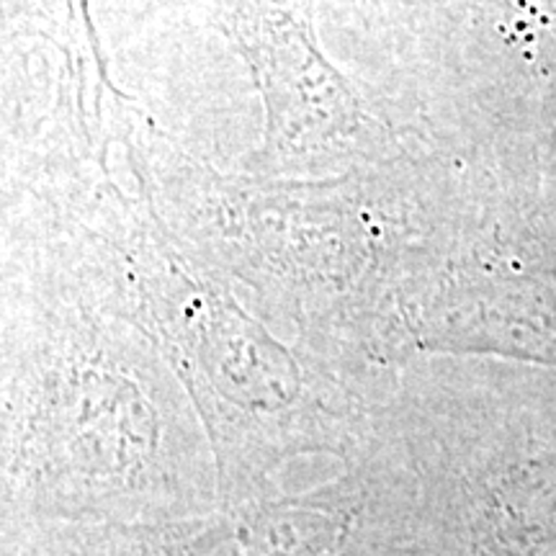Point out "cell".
I'll return each instance as SVG.
<instances>
[{
	"label": "cell",
	"instance_id": "6da1fadb",
	"mask_svg": "<svg viewBox=\"0 0 556 556\" xmlns=\"http://www.w3.org/2000/svg\"><path fill=\"white\" fill-rule=\"evenodd\" d=\"M52 289L3 332V516L31 526L165 523L219 507L212 441L155 338Z\"/></svg>",
	"mask_w": 556,
	"mask_h": 556
},
{
	"label": "cell",
	"instance_id": "7a4b0ae2",
	"mask_svg": "<svg viewBox=\"0 0 556 556\" xmlns=\"http://www.w3.org/2000/svg\"><path fill=\"white\" fill-rule=\"evenodd\" d=\"M409 484L374 433L364 454L307 490L165 523L0 531L3 556H407Z\"/></svg>",
	"mask_w": 556,
	"mask_h": 556
}]
</instances>
